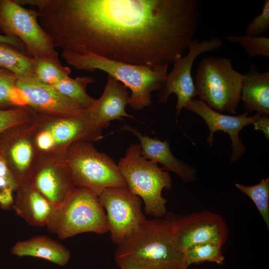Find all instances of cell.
I'll return each instance as SVG.
<instances>
[{
  "mask_svg": "<svg viewBox=\"0 0 269 269\" xmlns=\"http://www.w3.org/2000/svg\"><path fill=\"white\" fill-rule=\"evenodd\" d=\"M55 47L150 68L183 57L196 33L198 0H34Z\"/></svg>",
  "mask_w": 269,
  "mask_h": 269,
  "instance_id": "1",
  "label": "cell"
},
{
  "mask_svg": "<svg viewBox=\"0 0 269 269\" xmlns=\"http://www.w3.org/2000/svg\"><path fill=\"white\" fill-rule=\"evenodd\" d=\"M175 214L146 219L117 244L114 258L120 269H188L185 254L175 246L172 227Z\"/></svg>",
  "mask_w": 269,
  "mask_h": 269,
  "instance_id": "2",
  "label": "cell"
},
{
  "mask_svg": "<svg viewBox=\"0 0 269 269\" xmlns=\"http://www.w3.org/2000/svg\"><path fill=\"white\" fill-rule=\"evenodd\" d=\"M66 63L79 70L106 72L131 91L129 105L134 110H143L152 104L151 93L159 91L167 75L168 67L150 68L109 60L98 55H81L63 51Z\"/></svg>",
  "mask_w": 269,
  "mask_h": 269,
  "instance_id": "3",
  "label": "cell"
},
{
  "mask_svg": "<svg viewBox=\"0 0 269 269\" xmlns=\"http://www.w3.org/2000/svg\"><path fill=\"white\" fill-rule=\"evenodd\" d=\"M118 166L127 187L143 200L146 214L154 218L165 216L167 199L162 196V191L172 188L169 171L142 156L137 143L129 146Z\"/></svg>",
  "mask_w": 269,
  "mask_h": 269,
  "instance_id": "4",
  "label": "cell"
},
{
  "mask_svg": "<svg viewBox=\"0 0 269 269\" xmlns=\"http://www.w3.org/2000/svg\"><path fill=\"white\" fill-rule=\"evenodd\" d=\"M32 124L38 157L64 159L73 143L91 142L103 137L102 129L89 117L66 118L36 114Z\"/></svg>",
  "mask_w": 269,
  "mask_h": 269,
  "instance_id": "5",
  "label": "cell"
},
{
  "mask_svg": "<svg viewBox=\"0 0 269 269\" xmlns=\"http://www.w3.org/2000/svg\"><path fill=\"white\" fill-rule=\"evenodd\" d=\"M244 74L226 57L209 56L198 64L195 86L199 100L211 109L235 114L241 98Z\"/></svg>",
  "mask_w": 269,
  "mask_h": 269,
  "instance_id": "6",
  "label": "cell"
},
{
  "mask_svg": "<svg viewBox=\"0 0 269 269\" xmlns=\"http://www.w3.org/2000/svg\"><path fill=\"white\" fill-rule=\"evenodd\" d=\"M46 227L63 240L83 233L104 234L109 231L98 196L87 188L77 186L56 206Z\"/></svg>",
  "mask_w": 269,
  "mask_h": 269,
  "instance_id": "7",
  "label": "cell"
},
{
  "mask_svg": "<svg viewBox=\"0 0 269 269\" xmlns=\"http://www.w3.org/2000/svg\"><path fill=\"white\" fill-rule=\"evenodd\" d=\"M64 161L75 186L87 188L98 196L108 188L127 187L118 165L90 142L71 144Z\"/></svg>",
  "mask_w": 269,
  "mask_h": 269,
  "instance_id": "8",
  "label": "cell"
},
{
  "mask_svg": "<svg viewBox=\"0 0 269 269\" xmlns=\"http://www.w3.org/2000/svg\"><path fill=\"white\" fill-rule=\"evenodd\" d=\"M34 9L25 8L14 0H0V30L19 39L30 57L61 63L53 41L38 21Z\"/></svg>",
  "mask_w": 269,
  "mask_h": 269,
  "instance_id": "9",
  "label": "cell"
},
{
  "mask_svg": "<svg viewBox=\"0 0 269 269\" xmlns=\"http://www.w3.org/2000/svg\"><path fill=\"white\" fill-rule=\"evenodd\" d=\"M98 198L106 211L111 239L116 244L137 230L146 219L141 210V199L127 187L107 188Z\"/></svg>",
  "mask_w": 269,
  "mask_h": 269,
  "instance_id": "10",
  "label": "cell"
},
{
  "mask_svg": "<svg viewBox=\"0 0 269 269\" xmlns=\"http://www.w3.org/2000/svg\"><path fill=\"white\" fill-rule=\"evenodd\" d=\"M223 44L219 37L211 38L199 42L193 40L188 48V53L173 63L171 71L167 74L163 85L158 93L159 102L165 104L169 96L174 93L177 97L176 117L182 109L197 95L195 84L191 76L194 60L202 53L216 50Z\"/></svg>",
  "mask_w": 269,
  "mask_h": 269,
  "instance_id": "11",
  "label": "cell"
},
{
  "mask_svg": "<svg viewBox=\"0 0 269 269\" xmlns=\"http://www.w3.org/2000/svg\"><path fill=\"white\" fill-rule=\"evenodd\" d=\"M229 235L226 223L219 215L202 211L184 216L175 215L172 237L176 248L184 253L190 246L214 242L224 245Z\"/></svg>",
  "mask_w": 269,
  "mask_h": 269,
  "instance_id": "12",
  "label": "cell"
},
{
  "mask_svg": "<svg viewBox=\"0 0 269 269\" xmlns=\"http://www.w3.org/2000/svg\"><path fill=\"white\" fill-rule=\"evenodd\" d=\"M32 121L0 134V153L14 178L17 188L29 183L31 168L36 158Z\"/></svg>",
  "mask_w": 269,
  "mask_h": 269,
  "instance_id": "13",
  "label": "cell"
},
{
  "mask_svg": "<svg viewBox=\"0 0 269 269\" xmlns=\"http://www.w3.org/2000/svg\"><path fill=\"white\" fill-rule=\"evenodd\" d=\"M16 86L25 98L27 106L37 114L66 118L89 116L88 110L35 77L19 76Z\"/></svg>",
  "mask_w": 269,
  "mask_h": 269,
  "instance_id": "14",
  "label": "cell"
},
{
  "mask_svg": "<svg viewBox=\"0 0 269 269\" xmlns=\"http://www.w3.org/2000/svg\"><path fill=\"white\" fill-rule=\"evenodd\" d=\"M185 108L198 115L207 124L209 130L207 142L209 146H212L213 144V135L216 132L222 131L229 134L232 141L231 162L237 161L246 152L245 145L239 137L240 131L248 125H254L261 115L256 113L254 116L249 117V113L246 111L236 116L223 114L211 109L201 101L194 98Z\"/></svg>",
  "mask_w": 269,
  "mask_h": 269,
  "instance_id": "15",
  "label": "cell"
},
{
  "mask_svg": "<svg viewBox=\"0 0 269 269\" xmlns=\"http://www.w3.org/2000/svg\"><path fill=\"white\" fill-rule=\"evenodd\" d=\"M29 183L55 206L76 187L64 159L38 157L31 168Z\"/></svg>",
  "mask_w": 269,
  "mask_h": 269,
  "instance_id": "16",
  "label": "cell"
},
{
  "mask_svg": "<svg viewBox=\"0 0 269 269\" xmlns=\"http://www.w3.org/2000/svg\"><path fill=\"white\" fill-rule=\"evenodd\" d=\"M129 100L128 88L108 75L104 92L88 110V117L102 129L107 128L113 120H123L124 117L134 119L126 112Z\"/></svg>",
  "mask_w": 269,
  "mask_h": 269,
  "instance_id": "17",
  "label": "cell"
},
{
  "mask_svg": "<svg viewBox=\"0 0 269 269\" xmlns=\"http://www.w3.org/2000/svg\"><path fill=\"white\" fill-rule=\"evenodd\" d=\"M120 130L131 132L137 137L141 154L145 158L161 164L164 169L176 173L185 183L192 182L197 179L196 170L173 155L167 139L161 141L157 137H150L142 134L136 128L128 125H125Z\"/></svg>",
  "mask_w": 269,
  "mask_h": 269,
  "instance_id": "18",
  "label": "cell"
},
{
  "mask_svg": "<svg viewBox=\"0 0 269 269\" xmlns=\"http://www.w3.org/2000/svg\"><path fill=\"white\" fill-rule=\"evenodd\" d=\"M11 207L29 225L46 226L56 207L30 183L16 188Z\"/></svg>",
  "mask_w": 269,
  "mask_h": 269,
  "instance_id": "19",
  "label": "cell"
},
{
  "mask_svg": "<svg viewBox=\"0 0 269 269\" xmlns=\"http://www.w3.org/2000/svg\"><path fill=\"white\" fill-rule=\"evenodd\" d=\"M241 100L248 113L269 116V71L261 72L253 64L249 66L244 74Z\"/></svg>",
  "mask_w": 269,
  "mask_h": 269,
  "instance_id": "20",
  "label": "cell"
},
{
  "mask_svg": "<svg viewBox=\"0 0 269 269\" xmlns=\"http://www.w3.org/2000/svg\"><path fill=\"white\" fill-rule=\"evenodd\" d=\"M11 253L18 257H33L47 260L60 266L68 263L71 254L65 246L44 235L33 237L16 242Z\"/></svg>",
  "mask_w": 269,
  "mask_h": 269,
  "instance_id": "21",
  "label": "cell"
},
{
  "mask_svg": "<svg viewBox=\"0 0 269 269\" xmlns=\"http://www.w3.org/2000/svg\"><path fill=\"white\" fill-rule=\"evenodd\" d=\"M95 81L91 77H77L72 78L67 76L56 84L50 86L62 95L71 99L84 110H89L95 99L86 92L87 86Z\"/></svg>",
  "mask_w": 269,
  "mask_h": 269,
  "instance_id": "22",
  "label": "cell"
},
{
  "mask_svg": "<svg viewBox=\"0 0 269 269\" xmlns=\"http://www.w3.org/2000/svg\"><path fill=\"white\" fill-rule=\"evenodd\" d=\"M35 61L32 58L9 45L0 43V69L20 76L35 77Z\"/></svg>",
  "mask_w": 269,
  "mask_h": 269,
  "instance_id": "23",
  "label": "cell"
},
{
  "mask_svg": "<svg viewBox=\"0 0 269 269\" xmlns=\"http://www.w3.org/2000/svg\"><path fill=\"white\" fill-rule=\"evenodd\" d=\"M18 76L7 70L0 69V109L27 106L25 98L16 86Z\"/></svg>",
  "mask_w": 269,
  "mask_h": 269,
  "instance_id": "24",
  "label": "cell"
},
{
  "mask_svg": "<svg viewBox=\"0 0 269 269\" xmlns=\"http://www.w3.org/2000/svg\"><path fill=\"white\" fill-rule=\"evenodd\" d=\"M223 246L214 242H205L190 246L184 252L188 266L203 262L223 264L225 261L222 253Z\"/></svg>",
  "mask_w": 269,
  "mask_h": 269,
  "instance_id": "25",
  "label": "cell"
},
{
  "mask_svg": "<svg viewBox=\"0 0 269 269\" xmlns=\"http://www.w3.org/2000/svg\"><path fill=\"white\" fill-rule=\"evenodd\" d=\"M236 187L253 201L269 229V178L252 186L236 183Z\"/></svg>",
  "mask_w": 269,
  "mask_h": 269,
  "instance_id": "26",
  "label": "cell"
},
{
  "mask_svg": "<svg viewBox=\"0 0 269 269\" xmlns=\"http://www.w3.org/2000/svg\"><path fill=\"white\" fill-rule=\"evenodd\" d=\"M35 77L41 83L52 86L71 73L70 69L47 59L35 60Z\"/></svg>",
  "mask_w": 269,
  "mask_h": 269,
  "instance_id": "27",
  "label": "cell"
},
{
  "mask_svg": "<svg viewBox=\"0 0 269 269\" xmlns=\"http://www.w3.org/2000/svg\"><path fill=\"white\" fill-rule=\"evenodd\" d=\"M224 38L231 42H238L248 56L255 58L264 56L269 58V38L265 36H249L230 34Z\"/></svg>",
  "mask_w": 269,
  "mask_h": 269,
  "instance_id": "28",
  "label": "cell"
},
{
  "mask_svg": "<svg viewBox=\"0 0 269 269\" xmlns=\"http://www.w3.org/2000/svg\"><path fill=\"white\" fill-rule=\"evenodd\" d=\"M35 115L27 106L0 109V134L10 128L32 121Z\"/></svg>",
  "mask_w": 269,
  "mask_h": 269,
  "instance_id": "29",
  "label": "cell"
},
{
  "mask_svg": "<svg viewBox=\"0 0 269 269\" xmlns=\"http://www.w3.org/2000/svg\"><path fill=\"white\" fill-rule=\"evenodd\" d=\"M17 188L14 178L0 153V205L7 209L11 207Z\"/></svg>",
  "mask_w": 269,
  "mask_h": 269,
  "instance_id": "30",
  "label": "cell"
},
{
  "mask_svg": "<svg viewBox=\"0 0 269 269\" xmlns=\"http://www.w3.org/2000/svg\"><path fill=\"white\" fill-rule=\"evenodd\" d=\"M269 29V0L264 1L261 14L255 16L245 29L246 35L258 36Z\"/></svg>",
  "mask_w": 269,
  "mask_h": 269,
  "instance_id": "31",
  "label": "cell"
},
{
  "mask_svg": "<svg viewBox=\"0 0 269 269\" xmlns=\"http://www.w3.org/2000/svg\"><path fill=\"white\" fill-rule=\"evenodd\" d=\"M256 130L261 131L267 139L269 138V116L261 115L254 124Z\"/></svg>",
  "mask_w": 269,
  "mask_h": 269,
  "instance_id": "32",
  "label": "cell"
},
{
  "mask_svg": "<svg viewBox=\"0 0 269 269\" xmlns=\"http://www.w3.org/2000/svg\"><path fill=\"white\" fill-rule=\"evenodd\" d=\"M0 43L14 46L17 49L23 50L25 46L17 38L0 34Z\"/></svg>",
  "mask_w": 269,
  "mask_h": 269,
  "instance_id": "33",
  "label": "cell"
},
{
  "mask_svg": "<svg viewBox=\"0 0 269 269\" xmlns=\"http://www.w3.org/2000/svg\"></svg>",
  "mask_w": 269,
  "mask_h": 269,
  "instance_id": "34",
  "label": "cell"
}]
</instances>
